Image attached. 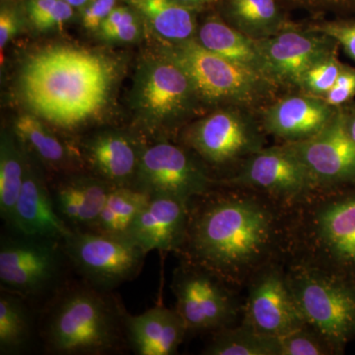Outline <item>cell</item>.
Here are the masks:
<instances>
[{
	"instance_id": "cell-1",
	"label": "cell",
	"mask_w": 355,
	"mask_h": 355,
	"mask_svg": "<svg viewBox=\"0 0 355 355\" xmlns=\"http://www.w3.org/2000/svg\"><path fill=\"white\" fill-rule=\"evenodd\" d=\"M231 189L214 188L191 200L186 240L177 254L240 287L286 254L289 207L260 191Z\"/></svg>"
},
{
	"instance_id": "cell-2",
	"label": "cell",
	"mask_w": 355,
	"mask_h": 355,
	"mask_svg": "<svg viewBox=\"0 0 355 355\" xmlns=\"http://www.w3.org/2000/svg\"><path fill=\"white\" fill-rule=\"evenodd\" d=\"M112 83L113 69L106 58L72 46L39 51L26 62L20 81L33 113L65 130L98 116Z\"/></svg>"
},
{
	"instance_id": "cell-3",
	"label": "cell",
	"mask_w": 355,
	"mask_h": 355,
	"mask_svg": "<svg viewBox=\"0 0 355 355\" xmlns=\"http://www.w3.org/2000/svg\"><path fill=\"white\" fill-rule=\"evenodd\" d=\"M114 292L69 282L39 314V338L53 355H109L128 349V311Z\"/></svg>"
},
{
	"instance_id": "cell-4",
	"label": "cell",
	"mask_w": 355,
	"mask_h": 355,
	"mask_svg": "<svg viewBox=\"0 0 355 355\" xmlns=\"http://www.w3.org/2000/svg\"><path fill=\"white\" fill-rule=\"evenodd\" d=\"M284 257L355 279V191L320 188L289 207Z\"/></svg>"
},
{
	"instance_id": "cell-5",
	"label": "cell",
	"mask_w": 355,
	"mask_h": 355,
	"mask_svg": "<svg viewBox=\"0 0 355 355\" xmlns=\"http://www.w3.org/2000/svg\"><path fill=\"white\" fill-rule=\"evenodd\" d=\"M64 242L12 232L0 241L1 289L25 298L38 312L70 282Z\"/></svg>"
},
{
	"instance_id": "cell-6",
	"label": "cell",
	"mask_w": 355,
	"mask_h": 355,
	"mask_svg": "<svg viewBox=\"0 0 355 355\" xmlns=\"http://www.w3.org/2000/svg\"><path fill=\"white\" fill-rule=\"evenodd\" d=\"M287 280L308 324L343 354L355 338V279L288 261Z\"/></svg>"
},
{
	"instance_id": "cell-7",
	"label": "cell",
	"mask_w": 355,
	"mask_h": 355,
	"mask_svg": "<svg viewBox=\"0 0 355 355\" xmlns=\"http://www.w3.org/2000/svg\"><path fill=\"white\" fill-rule=\"evenodd\" d=\"M71 270L88 286L113 292L139 277L147 253L128 238L72 230L62 240Z\"/></svg>"
},
{
	"instance_id": "cell-8",
	"label": "cell",
	"mask_w": 355,
	"mask_h": 355,
	"mask_svg": "<svg viewBox=\"0 0 355 355\" xmlns=\"http://www.w3.org/2000/svg\"><path fill=\"white\" fill-rule=\"evenodd\" d=\"M165 53L183 67L198 98L205 102L251 104L273 86L263 77L207 50L195 38L171 44Z\"/></svg>"
},
{
	"instance_id": "cell-9",
	"label": "cell",
	"mask_w": 355,
	"mask_h": 355,
	"mask_svg": "<svg viewBox=\"0 0 355 355\" xmlns=\"http://www.w3.org/2000/svg\"><path fill=\"white\" fill-rule=\"evenodd\" d=\"M175 309L189 335L214 333L233 326L241 313L234 287L202 266L181 261L173 272Z\"/></svg>"
},
{
	"instance_id": "cell-10",
	"label": "cell",
	"mask_w": 355,
	"mask_h": 355,
	"mask_svg": "<svg viewBox=\"0 0 355 355\" xmlns=\"http://www.w3.org/2000/svg\"><path fill=\"white\" fill-rule=\"evenodd\" d=\"M214 184L260 191L287 207L297 205L319 189L288 144L263 147L245 159L234 176Z\"/></svg>"
},
{
	"instance_id": "cell-11",
	"label": "cell",
	"mask_w": 355,
	"mask_h": 355,
	"mask_svg": "<svg viewBox=\"0 0 355 355\" xmlns=\"http://www.w3.org/2000/svg\"><path fill=\"white\" fill-rule=\"evenodd\" d=\"M198 99L190 77L166 53L140 69L135 87V106L150 132L179 123Z\"/></svg>"
},
{
	"instance_id": "cell-12",
	"label": "cell",
	"mask_w": 355,
	"mask_h": 355,
	"mask_svg": "<svg viewBox=\"0 0 355 355\" xmlns=\"http://www.w3.org/2000/svg\"><path fill=\"white\" fill-rule=\"evenodd\" d=\"M191 151L166 139L146 146L132 188L191 202L216 187Z\"/></svg>"
},
{
	"instance_id": "cell-13",
	"label": "cell",
	"mask_w": 355,
	"mask_h": 355,
	"mask_svg": "<svg viewBox=\"0 0 355 355\" xmlns=\"http://www.w3.org/2000/svg\"><path fill=\"white\" fill-rule=\"evenodd\" d=\"M184 141L198 157L214 167L243 162L265 147L256 121L234 110H221L198 121L184 132Z\"/></svg>"
},
{
	"instance_id": "cell-14",
	"label": "cell",
	"mask_w": 355,
	"mask_h": 355,
	"mask_svg": "<svg viewBox=\"0 0 355 355\" xmlns=\"http://www.w3.org/2000/svg\"><path fill=\"white\" fill-rule=\"evenodd\" d=\"M242 324L263 336L280 338L307 324L279 261L250 280Z\"/></svg>"
},
{
	"instance_id": "cell-15",
	"label": "cell",
	"mask_w": 355,
	"mask_h": 355,
	"mask_svg": "<svg viewBox=\"0 0 355 355\" xmlns=\"http://www.w3.org/2000/svg\"><path fill=\"white\" fill-rule=\"evenodd\" d=\"M288 144L318 188L355 184V141L347 130L345 112L338 110L331 123L312 139Z\"/></svg>"
},
{
	"instance_id": "cell-16",
	"label": "cell",
	"mask_w": 355,
	"mask_h": 355,
	"mask_svg": "<svg viewBox=\"0 0 355 355\" xmlns=\"http://www.w3.org/2000/svg\"><path fill=\"white\" fill-rule=\"evenodd\" d=\"M272 84L298 86L312 65L335 55L336 42L321 32L284 28L268 38L257 40Z\"/></svg>"
},
{
	"instance_id": "cell-17",
	"label": "cell",
	"mask_w": 355,
	"mask_h": 355,
	"mask_svg": "<svg viewBox=\"0 0 355 355\" xmlns=\"http://www.w3.org/2000/svg\"><path fill=\"white\" fill-rule=\"evenodd\" d=\"M190 202L165 196L151 197L133 222L128 239L147 254L179 253L188 231Z\"/></svg>"
},
{
	"instance_id": "cell-18",
	"label": "cell",
	"mask_w": 355,
	"mask_h": 355,
	"mask_svg": "<svg viewBox=\"0 0 355 355\" xmlns=\"http://www.w3.org/2000/svg\"><path fill=\"white\" fill-rule=\"evenodd\" d=\"M11 231L60 240L72 232L58 216L49 183L32 162L31 154L26 149L24 181L16 203Z\"/></svg>"
},
{
	"instance_id": "cell-19",
	"label": "cell",
	"mask_w": 355,
	"mask_h": 355,
	"mask_svg": "<svg viewBox=\"0 0 355 355\" xmlns=\"http://www.w3.org/2000/svg\"><path fill=\"white\" fill-rule=\"evenodd\" d=\"M49 183L58 216L71 230L92 231L114 186L92 173L62 174Z\"/></svg>"
},
{
	"instance_id": "cell-20",
	"label": "cell",
	"mask_w": 355,
	"mask_h": 355,
	"mask_svg": "<svg viewBox=\"0 0 355 355\" xmlns=\"http://www.w3.org/2000/svg\"><path fill=\"white\" fill-rule=\"evenodd\" d=\"M338 110L317 96L306 93L288 96L266 110L261 125L266 132L286 144H295L321 132Z\"/></svg>"
},
{
	"instance_id": "cell-21",
	"label": "cell",
	"mask_w": 355,
	"mask_h": 355,
	"mask_svg": "<svg viewBox=\"0 0 355 355\" xmlns=\"http://www.w3.org/2000/svg\"><path fill=\"white\" fill-rule=\"evenodd\" d=\"M144 147L132 135L107 130L86 139L81 155L95 176L114 187H132Z\"/></svg>"
},
{
	"instance_id": "cell-22",
	"label": "cell",
	"mask_w": 355,
	"mask_h": 355,
	"mask_svg": "<svg viewBox=\"0 0 355 355\" xmlns=\"http://www.w3.org/2000/svg\"><path fill=\"white\" fill-rule=\"evenodd\" d=\"M128 349L137 355L176 354L189 336L183 318L176 309L154 306L139 315L125 316Z\"/></svg>"
},
{
	"instance_id": "cell-23",
	"label": "cell",
	"mask_w": 355,
	"mask_h": 355,
	"mask_svg": "<svg viewBox=\"0 0 355 355\" xmlns=\"http://www.w3.org/2000/svg\"><path fill=\"white\" fill-rule=\"evenodd\" d=\"M13 132L28 153L33 154L50 171L67 174L81 171V151L60 139L36 114H21L14 121Z\"/></svg>"
},
{
	"instance_id": "cell-24",
	"label": "cell",
	"mask_w": 355,
	"mask_h": 355,
	"mask_svg": "<svg viewBox=\"0 0 355 355\" xmlns=\"http://www.w3.org/2000/svg\"><path fill=\"white\" fill-rule=\"evenodd\" d=\"M197 41L212 53L272 83L257 40L243 34L233 26L219 18H209L198 29Z\"/></svg>"
},
{
	"instance_id": "cell-25",
	"label": "cell",
	"mask_w": 355,
	"mask_h": 355,
	"mask_svg": "<svg viewBox=\"0 0 355 355\" xmlns=\"http://www.w3.org/2000/svg\"><path fill=\"white\" fill-rule=\"evenodd\" d=\"M36 309L13 292H0V354L19 355L31 350L39 324ZM38 312V311H37Z\"/></svg>"
},
{
	"instance_id": "cell-26",
	"label": "cell",
	"mask_w": 355,
	"mask_h": 355,
	"mask_svg": "<svg viewBox=\"0 0 355 355\" xmlns=\"http://www.w3.org/2000/svg\"><path fill=\"white\" fill-rule=\"evenodd\" d=\"M154 32L170 44H179L193 39L197 23L193 9L177 0H130Z\"/></svg>"
},
{
	"instance_id": "cell-27",
	"label": "cell",
	"mask_w": 355,
	"mask_h": 355,
	"mask_svg": "<svg viewBox=\"0 0 355 355\" xmlns=\"http://www.w3.org/2000/svg\"><path fill=\"white\" fill-rule=\"evenodd\" d=\"M24 174V147L14 132L12 135L2 133L0 142V216L10 230Z\"/></svg>"
},
{
	"instance_id": "cell-28",
	"label": "cell",
	"mask_w": 355,
	"mask_h": 355,
	"mask_svg": "<svg viewBox=\"0 0 355 355\" xmlns=\"http://www.w3.org/2000/svg\"><path fill=\"white\" fill-rule=\"evenodd\" d=\"M150 198L148 193L132 187H114L92 231L128 238L133 222Z\"/></svg>"
},
{
	"instance_id": "cell-29",
	"label": "cell",
	"mask_w": 355,
	"mask_h": 355,
	"mask_svg": "<svg viewBox=\"0 0 355 355\" xmlns=\"http://www.w3.org/2000/svg\"><path fill=\"white\" fill-rule=\"evenodd\" d=\"M227 16L231 26L254 40L286 28L275 0H228Z\"/></svg>"
},
{
	"instance_id": "cell-30",
	"label": "cell",
	"mask_w": 355,
	"mask_h": 355,
	"mask_svg": "<svg viewBox=\"0 0 355 355\" xmlns=\"http://www.w3.org/2000/svg\"><path fill=\"white\" fill-rule=\"evenodd\" d=\"M202 354L205 355H279V338L257 333L241 324L211 334Z\"/></svg>"
},
{
	"instance_id": "cell-31",
	"label": "cell",
	"mask_w": 355,
	"mask_h": 355,
	"mask_svg": "<svg viewBox=\"0 0 355 355\" xmlns=\"http://www.w3.org/2000/svg\"><path fill=\"white\" fill-rule=\"evenodd\" d=\"M279 343V355L334 354L330 343L308 324L280 336Z\"/></svg>"
},
{
	"instance_id": "cell-32",
	"label": "cell",
	"mask_w": 355,
	"mask_h": 355,
	"mask_svg": "<svg viewBox=\"0 0 355 355\" xmlns=\"http://www.w3.org/2000/svg\"><path fill=\"white\" fill-rule=\"evenodd\" d=\"M27 11L35 28L48 31L71 20L74 7L65 0H28Z\"/></svg>"
},
{
	"instance_id": "cell-33",
	"label": "cell",
	"mask_w": 355,
	"mask_h": 355,
	"mask_svg": "<svg viewBox=\"0 0 355 355\" xmlns=\"http://www.w3.org/2000/svg\"><path fill=\"white\" fill-rule=\"evenodd\" d=\"M107 41L132 43L141 33L139 17L132 9L116 6L98 30Z\"/></svg>"
},
{
	"instance_id": "cell-34",
	"label": "cell",
	"mask_w": 355,
	"mask_h": 355,
	"mask_svg": "<svg viewBox=\"0 0 355 355\" xmlns=\"http://www.w3.org/2000/svg\"><path fill=\"white\" fill-rule=\"evenodd\" d=\"M343 67L335 55L324 58L305 72L298 87L302 89L306 94L323 97L335 85Z\"/></svg>"
},
{
	"instance_id": "cell-35",
	"label": "cell",
	"mask_w": 355,
	"mask_h": 355,
	"mask_svg": "<svg viewBox=\"0 0 355 355\" xmlns=\"http://www.w3.org/2000/svg\"><path fill=\"white\" fill-rule=\"evenodd\" d=\"M355 96V69L343 67L335 85L323 96L324 101L331 107L338 108Z\"/></svg>"
},
{
	"instance_id": "cell-36",
	"label": "cell",
	"mask_w": 355,
	"mask_h": 355,
	"mask_svg": "<svg viewBox=\"0 0 355 355\" xmlns=\"http://www.w3.org/2000/svg\"><path fill=\"white\" fill-rule=\"evenodd\" d=\"M116 6V0H90L81 12L83 27L90 31H98Z\"/></svg>"
},
{
	"instance_id": "cell-37",
	"label": "cell",
	"mask_w": 355,
	"mask_h": 355,
	"mask_svg": "<svg viewBox=\"0 0 355 355\" xmlns=\"http://www.w3.org/2000/svg\"><path fill=\"white\" fill-rule=\"evenodd\" d=\"M316 31L330 37L343 46L347 55L355 60V24H329L319 26Z\"/></svg>"
},
{
	"instance_id": "cell-38",
	"label": "cell",
	"mask_w": 355,
	"mask_h": 355,
	"mask_svg": "<svg viewBox=\"0 0 355 355\" xmlns=\"http://www.w3.org/2000/svg\"><path fill=\"white\" fill-rule=\"evenodd\" d=\"M19 18L12 9L3 7L0 12V49H1V60L3 58V51L9 42L17 35L19 30Z\"/></svg>"
},
{
	"instance_id": "cell-39",
	"label": "cell",
	"mask_w": 355,
	"mask_h": 355,
	"mask_svg": "<svg viewBox=\"0 0 355 355\" xmlns=\"http://www.w3.org/2000/svg\"><path fill=\"white\" fill-rule=\"evenodd\" d=\"M303 2H307L310 4H316V6H355V0H302Z\"/></svg>"
},
{
	"instance_id": "cell-40",
	"label": "cell",
	"mask_w": 355,
	"mask_h": 355,
	"mask_svg": "<svg viewBox=\"0 0 355 355\" xmlns=\"http://www.w3.org/2000/svg\"><path fill=\"white\" fill-rule=\"evenodd\" d=\"M177 1L184 6L189 7V8L193 9L197 8V7L207 6V4L212 3V2H216V0H177Z\"/></svg>"
},
{
	"instance_id": "cell-41",
	"label": "cell",
	"mask_w": 355,
	"mask_h": 355,
	"mask_svg": "<svg viewBox=\"0 0 355 355\" xmlns=\"http://www.w3.org/2000/svg\"><path fill=\"white\" fill-rule=\"evenodd\" d=\"M347 125L349 135L355 141V110L352 113H347Z\"/></svg>"
},
{
	"instance_id": "cell-42",
	"label": "cell",
	"mask_w": 355,
	"mask_h": 355,
	"mask_svg": "<svg viewBox=\"0 0 355 355\" xmlns=\"http://www.w3.org/2000/svg\"><path fill=\"white\" fill-rule=\"evenodd\" d=\"M65 1L69 2L74 8L83 9L90 0H65Z\"/></svg>"
}]
</instances>
